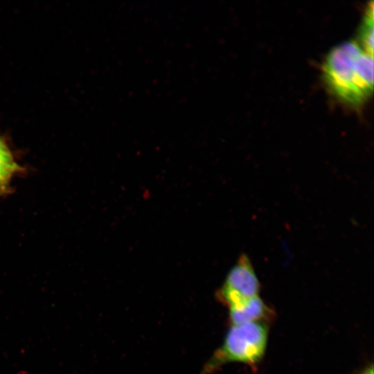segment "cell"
I'll return each instance as SVG.
<instances>
[{"instance_id":"obj_1","label":"cell","mask_w":374,"mask_h":374,"mask_svg":"<svg viewBox=\"0 0 374 374\" xmlns=\"http://www.w3.org/2000/svg\"><path fill=\"white\" fill-rule=\"evenodd\" d=\"M324 82L337 98L362 105L373 89V58L357 42L347 41L332 48L323 64Z\"/></svg>"},{"instance_id":"obj_2","label":"cell","mask_w":374,"mask_h":374,"mask_svg":"<svg viewBox=\"0 0 374 374\" xmlns=\"http://www.w3.org/2000/svg\"><path fill=\"white\" fill-rule=\"evenodd\" d=\"M267 339L268 328L262 321L231 325L224 343L205 365L202 373H213L229 362L258 363L265 354Z\"/></svg>"},{"instance_id":"obj_3","label":"cell","mask_w":374,"mask_h":374,"mask_svg":"<svg viewBox=\"0 0 374 374\" xmlns=\"http://www.w3.org/2000/svg\"><path fill=\"white\" fill-rule=\"evenodd\" d=\"M259 291L260 283L251 262L247 255L242 254L228 273L218 297L232 308L258 296Z\"/></svg>"},{"instance_id":"obj_4","label":"cell","mask_w":374,"mask_h":374,"mask_svg":"<svg viewBox=\"0 0 374 374\" xmlns=\"http://www.w3.org/2000/svg\"><path fill=\"white\" fill-rule=\"evenodd\" d=\"M268 314L269 308L259 296L253 297L238 306L229 308L231 325L262 321Z\"/></svg>"},{"instance_id":"obj_5","label":"cell","mask_w":374,"mask_h":374,"mask_svg":"<svg viewBox=\"0 0 374 374\" xmlns=\"http://www.w3.org/2000/svg\"><path fill=\"white\" fill-rule=\"evenodd\" d=\"M358 44L369 55H373V5L371 2L364 13L359 32Z\"/></svg>"},{"instance_id":"obj_6","label":"cell","mask_w":374,"mask_h":374,"mask_svg":"<svg viewBox=\"0 0 374 374\" xmlns=\"http://www.w3.org/2000/svg\"><path fill=\"white\" fill-rule=\"evenodd\" d=\"M16 164L7 146L0 139V178L6 179L15 170Z\"/></svg>"},{"instance_id":"obj_7","label":"cell","mask_w":374,"mask_h":374,"mask_svg":"<svg viewBox=\"0 0 374 374\" xmlns=\"http://www.w3.org/2000/svg\"><path fill=\"white\" fill-rule=\"evenodd\" d=\"M373 373H374L373 366H370L367 367L366 368H365L360 374H373Z\"/></svg>"},{"instance_id":"obj_8","label":"cell","mask_w":374,"mask_h":374,"mask_svg":"<svg viewBox=\"0 0 374 374\" xmlns=\"http://www.w3.org/2000/svg\"><path fill=\"white\" fill-rule=\"evenodd\" d=\"M4 180H5V179L0 178V190H1V188H3V183H4Z\"/></svg>"}]
</instances>
